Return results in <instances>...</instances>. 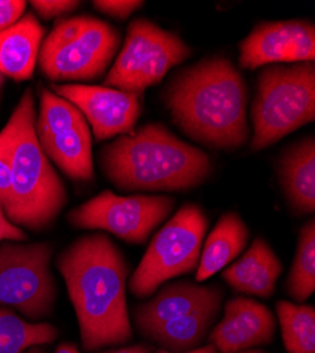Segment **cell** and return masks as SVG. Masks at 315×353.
I'll use <instances>...</instances> for the list:
<instances>
[{"mask_svg": "<svg viewBox=\"0 0 315 353\" xmlns=\"http://www.w3.org/2000/svg\"><path fill=\"white\" fill-rule=\"evenodd\" d=\"M57 269L65 281L85 350L132 341L126 301L129 266L106 234L77 239L57 259Z\"/></svg>", "mask_w": 315, "mask_h": 353, "instance_id": "obj_1", "label": "cell"}, {"mask_svg": "<svg viewBox=\"0 0 315 353\" xmlns=\"http://www.w3.org/2000/svg\"><path fill=\"white\" fill-rule=\"evenodd\" d=\"M163 99L173 121L199 143L238 149L249 139L246 83L226 58H208L180 71Z\"/></svg>", "mask_w": 315, "mask_h": 353, "instance_id": "obj_2", "label": "cell"}, {"mask_svg": "<svg viewBox=\"0 0 315 353\" xmlns=\"http://www.w3.org/2000/svg\"><path fill=\"white\" fill-rule=\"evenodd\" d=\"M108 180L123 191H183L210 176V156L160 123L121 136L101 150Z\"/></svg>", "mask_w": 315, "mask_h": 353, "instance_id": "obj_3", "label": "cell"}, {"mask_svg": "<svg viewBox=\"0 0 315 353\" xmlns=\"http://www.w3.org/2000/svg\"><path fill=\"white\" fill-rule=\"evenodd\" d=\"M0 149L12 172L9 221L33 232L51 226L67 203V190L41 150L36 134L34 97L27 90L0 132Z\"/></svg>", "mask_w": 315, "mask_h": 353, "instance_id": "obj_4", "label": "cell"}, {"mask_svg": "<svg viewBox=\"0 0 315 353\" xmlns=\"http://www.w3.org/2000/svg\"><path fill=\"white\" fill-rule=\"evenodd\" d=\"M315 119V65L267 67L257 79L250 149L259 152Z\"/></svg>", "mask_w": 315, "mask_h": 353, "instance_id": "obj_5", "label": "cell"}, {"mask_svg": "<svg viewBox=\"0 0 315 353\" xmlns=\"http://www.w3.org/2000/svg\"><path fill=\"white\" fill-rule=\"evenodd\" d=\"M119 43V33L96 17L63 19L41 44L40 68L54 82L91 81L106 71Z\"/></svg>", "mask_w": 315, "mask_h": 353, "instance_id": "obj_6", "label": "cell"}, {"mask_svg": "<svg viewBox=\"0 0 315 353\" xmlns=\"http://www.w3.org/2000/svg\"><path fill=\"white\" fill-rule=\"evenodd\" d=\"M208 218L195 203H185L153 238L129 281L137 299H146L167 280L196 269Z\"/></svg>", "mask_w": 315, "mask_h": 353, "instance_id": "obj_7", "label": "cell"}, {"mask_svg": "<svg viewBox=\"0 0 315 353\" xmlns=\"http://www.w3.org/2000/svg\"><path fill=\"white\" fill-rule=\"evenodd\" d=\"M191 55L190 47L176 34L146 19H136L105 83L114 90L140 95L159 83L165 74Z\"/></svg>", "mask_w": 315, "mask_h": 353, "instance_id": "obj_8", "label": "cell"}, {"mask_svg": "<svg viewBox=\"0 0 315 353\" xmlns=\"http://www.w3.org/2000/svg\"><path fill=\"white\" fill-rule=\"evenodd\" d=\"M51 257L52 246L48 243L0 246V304L33 321L50 316L57 300Z\"/></svg>", "mask_w": 315, "mask_h": 353, "instance_id": "obj_9", "label": "cell"}, {"mask_svg": "<svg viewBox=\"0 0 315 353\" xmlns=\"http://www.w3.org/2000/svg\"><path fill=\"white\" fill-rule=\"evenodd\" d=\"M36 134L41 150L77 181L94 176L92 134L81 110L47 88L41 90Z\"/></svg>", "mask_w": 315, "mask_h": 353, "instance_id": "obj_10", "label": "cell"}, {"mask_svg": "<svg viewBox=\"0 0 315 353\" xmlns=\"http://www.w3.org/2000/svg\"><path fill=\"white\" fill-rule=\"evenodd\" d=\"M174 203L165 195L121 196L102 191L72 210L68 221L79 229L105 230L125 242L141 245L168 218Z\"/></svg>", "mask_w": 315, "mask_h": 353, "instance_id": "obj_11", "label": "cell"}, {"mask_svg": "<svg viewBox=\"0 0 315 353\" xmlns=\"http://www.w3.org/2000/svg\"><path fill=\"white\" fill-rule=\"evenodd\" d=\"M52 91L83 114L85 121L92 126L96 140H108L118 134L133 132L141 112L137 94L125 92L108 86L54 83Z\"/></svg>", "mask_w": 315, "mask_h": 353, "instance_id": "obj_12", "label": "cell"}, {"mask_svg": "<svg viewBox=\"0 0 315 353\" xmlns=\"http://www.w3.org/2000/svg\"><path fill=\"white\" fill-rule=\"evenodd\" d=\"M314 60L315 28L304 20L262 23L241 43L239 64L246 70Z\"/></svg>", "mask_w": 315, "mask_h": 353, "instance_id": "obj_13", "label": "cell"}, {"mask_svg": "<svg viewBox=\"0 0 315 353\" xmlns=\"http://www.w3.org/2000/svg\"><path fill=\"white\" fill-rule=\"evenodd\" d=\"M276 318L263 304L235 297L225 305V315L210 334V342L219 353H241L274 339Z\"/></svg>", "mask_w": 315, "mask_h": 353, "instance_id": "obj_14", "label": "cell"}, {"mask_svg": "<svg viewBox=\"0 0 315 353\" xmlns=\"http://www.w3.org/2000/svg\"><path fill=\"white\" fill-rule=\"evenodd\" d=\"M223 292L218 285H198L181 281L165 285L157 296L134 308V322L140 332H145L167 321L187 314L215 307L222 303Z\"/></svg>", "mask_w": 315, "mask_h": 353, "instance_id": "obj_15", "label": "cell"}, {"mask_svg": "<svg viewBox=\"0 0 315 353\" xmlns=\"http://www.w3.org/2000/svg\"><path fill=\"white\" fill-rule=\"evenodd\" d=\"M281 272V261L270 245L263 238H256L247 252L223 270L222 279L238 292L269 299Z\"/></svg>", "mask_w": 315, "mask_h": 353, "instance_id": "obj_16", "label": "cell"}, {"mask_svg": "<svg viewBox=\"0 0 315 353\" xmlns=\"http://www.w3.org/2000/svg\"><path fill=\"white\" fill-rule=\"evenodd\" d=\"M43 41V26L33 13H27L0 33V72L14 81L32 78Z\"/></svg>", "mask_w": 315, "mask_h": 353, "instance_id": "obj_17", "label": "cell"}, {"mask_svg": "<svg viewBox=\"0 0 315 353\" xmlns=\"http://www.w3.org/2000/svg\"><path fill=\"white\" fill-rule=\"evenodd\" d=\"M278 176L292 208L301 215L315 211L314 137L290 145L278 161Z\"/></svg>", "mask_w": 315, "mask_h": 353, "instance_id": "obj_18", "label": "cell"}, {"mask_svg": "<svg viewBox=\"0 0 315 353\" xmlns=\"http://www.w3.org/2000/svg\"><path fill=\"white\" fill-rule=\"evenodd\" d=\"M247 239L249 230L243 219L235 212L223 214L210 233L201 250L195 280L203 283L226 268L243 252Z\"/></svg>", "mask_w": 315, "mask_h": 353, "instance_id": "obj_19", "label": "cell"}, {"mask_svg": "<svg viewBox=\"0 0 315 353\" xmlns=\"http://www.w3.org/2000/svg\"><path fill=\"white\" fill-rule=\"evenodd\" d=\"M219 310V305L199 310L160 323L141 334L159 343L167 352H190L205 339Z\"/></svg>", "mask_w": 315, "mask_h": 353, "instance_id": "obj_20", "label": "cell"}, {"mask_svg": "<svg viewBox=\"0 0 315 353\" xmlns=\"http://www.w3.org/2000/svg\"><path fill=\"white\" fill-rule=\"evenodd\" d=\"M59 330L47 322H28L0 307V353H24L39 345L52 343Z\"/></svg>", "mask_w": 315, "mask_h": 353, "instance_id": "obj_21", "label": "cell"}, {"mask_svg": "<svg viewBox=\"0 0 315 353\" xmlns=\"http://www.w3.org/2000/svg\"><path fill=\"white\" fill-rule=\"evenodd\" d=\"M276 311L285 350L289 353H315L314 307L283 300L277 303Z\"/></svg>", "mask_w": 315, "mask_h": 353, "instance_id": "obj_22", "label": "cell"}, {"mask_svg": "<svg viewBox=\"0 0 315 353\" xmlns=\"http://www.w3.org/2000/svg\"><path fill=\"white\" fill-rule=\"evenodd\" d=\"M285 290L296 303H305L315 291V221L309 219L300 230L297 250Z\"/></svg>", "mask_w": 315, "mask_h": 353, "instance_id": "obj_23", "label": "cell"}, {"mask_svg": "<svg viewBox=\"0 0 315 353\" xmlns=\"http://www.w3.org/2000/svg\"><path fill=\"white\" fill-rule=\"evenodd\" d=\"M92 5L103 14L125 20L140 9L143 2H137V0H96Z\"/></svg>", "mask_w": 315, "mask_h": 353, "instance_id": "obj_24", "label": "cell"}, {"mask_svg": "<svg viewBox=\"0 0 315 353\" xmlns=\"http://www.w3.org/2000/svg\"><path fill=\"white\" fill-rule=\"evenodd\" d=\"M33 9L45 20L61 17L79 6V2H70V0H33Z\"/></svg>", "mask_w": 315, "mask_h": 353, "instance_id": "obj_25", "label": "cell"}, {"mask_svg": "<svg viewBox=\"0 0 315 353\" xmlns=\"http://www.w3.org/2000/svg\"><path fill=\"white\" fill-rule=\"evenodd\" d=\"M26 6L27 3L23 0H0V33L23 17Z\"/></svg>", "mask_w": 315, "mask_h": 353, "instance_id": "obj_26", "label": "cell"}, {"mask_svg": "<svg viewBox=\"0 0 315 353\" xmlns=\"http://www.w3.org/2000/svg\"><path fill=\"white\" fill-rule=\"evenodd\" d=\"M12 196V172L5 153L0 149V203L6 211ZM6 214V212H5Z\"/></svg>", "mask_w": 315, "mask_h": 353, "instance_id": "obj_27", "label": "cell"}, {"mask_svg": "<svg viewBox=\"0 0 315 353\" xmlns=\"http://www.w3.org/2000/svg\"><path fill=\"white\" fill-rule=\"evenodd\" d=\"M27 239V234L21 230V228L13 225L5 214V210L0 203V242L2 241H12V242H21Z\"/></svg>", "mask_w": 315, "mask_h": 353, "instance_id": "obj_28", "label": "cell"}, {"mask_svg": "<svg viewBox=\"0 0 315 353\" xmlns=\"http://www.w3.org/2000/svg\"><path fill=\"white\" fill-rule=\"evenodd\" d=\"M157 353H171V352L159 350ZM184 353H218V352H216V349L212 345H207V346H203V347H199V349H192V350L184 352Z\"/></svg>", "mask_w": 315, "mask_h": 353, "instance_id": "obj_29", "label": "cell"}, {"mask_svg": "<svg viewBox=\"0 0 315 353\" xmlns=\"http://www.w3.org/2000/svg\"><path fill=\"white\" fill-rule=\"evenodd\" d=\"M54 353H79V350L75 345L65 342V343H63V345L57 347V350Z\"/></svg>", "mask_w": 315, "mask_h": 353, "instance_id": "obj_30", "label": "cell"}, {"mask_svg": "<svg viewBox=\"0 0 315 353\" xmlns=\"http://www.w3.org/2000/svg\"><path fill=\"white\" fill-rule=\"evenodd\" d=\"M143 345H139V346H130V347H123V349H119V350H114L112 353H140Z\"/></svg>", "mask_w": 315, "mask_h": 353, "instance_id": "obj_31", "label": "cell"}, {"mask_svg": "<svg viewBox=\"0 0 315 353\" xmlns=\"http://www.w3.org/2000/svg\"><path fill=\"white\" fill-rule=\"evenodd\" d=\"M140 353H153V347H152V346H146V345H143V347H141Z\"/></svg>", "mask_w": 315, "mask_h": 353, "instance_id": "obj_32", "label": "cell"}, {"mask_svg": "<svg viewBox=\"0 0 315 353\" xmlns=\"http://www.w3.org/2000/svg\"><path fill=\"white\" fill-rule=\"evenodd\" d=\"M24 353H43L40 349H36V347H32V349H28L27 352H24Z\"/></svg>", "mask_w": 315, "mask_h": 353, "instance_id": "obj_33", "label": "cell"}, {"mask_svg": "<svg viewBox=\"0 0 315 353\" xmlns=\"http://www.w3.org/2000/svg\"><path fill=\"white\" fill-rule=\"evenodd\" d=\"M241 353H266V352H262V350H252V349H249V350H243V352H241Z\"/></svg>", "mask_w": 315, "mask_h": 353, "instance_id": "obj_34", "label": "cell"}, {"mask_svg": "<svg viewBox=\"0 0 315 353\" xmlns=\"http://www.w3.org/2000/svg\"><path fill=\"white\" fill-rule=\"evenodd\" d=\"M2 83H3V74L0 72V86H2Z\"/></svg>", "mask_w": 315, "mask_h": 353, "instance_id": "obj_35", "label": "cell"}]
</instances>
